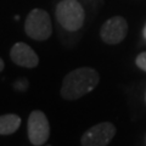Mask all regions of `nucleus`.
Instances as JSON below:
<instances>
[{
  "label": "nucleus",
  "instance_id": "1",
  "mask_svg": "<svg viewBox=\"0 0 146 146\" xmlns=\"http://www.w3.org/2000/svg\"><path fill=\"white\" fill-rule=\"evenodd\" d=\"M100 76L91 67H79L71 71L62 80L60 95L67 101H74L91 93L98 86Z\"/></svg>",
  "mask_w": 146,
  "mask_h": 146
},
{
  "label": "nucleus",
  "instance_id": "2",
  "mask_svg": "<svg viewBox=\"0 0 146 146\" xmlns=\"http://www.w3.org/2000/svg\"><path fill=\"white\" fill-rule=\"evenodd\" d=\"M58 25L67 32H77L84 25L85 11L78 0H61L55 9Z\"/></svg>",
  "mask_w": 146,
  "mask_h": 146
},
{
  "label": "nucleus",
  "instance_id": "3",
  "mask_svg": "<svg viewBox=\"0 0 146 146\" xmlns=\"http://www.w3.org/2000/svg\"><path fill=\"white\" fill-rule=\"evenodd\" d=\"M25 33L36 42H45L52 34V22L49 12L43 9H33L26 17Z\"/></svg>",
  "mask_w": 146,
  "mask_h": 146
},
{
  "label": "nucleus",
  "instance_id": "4",
  "mask_svg": "<svg viewBox=\"0 0 146 146\" xmlns=\"http://www.w3.org/2000/svg\"><path fill=\"white\" fill-rule=\"evenodd\" d=\"M27 134L32 145L42 146L50 136V124L45 113L39 110L31 112L27 122Z\"/></svg>",
  "mask_w": 146,
  "mask_h": 146
},
{
  "label": "nucleus",
  "instance_id": "5",
  "mask_svg": "<svg viewBox=\"0 0 146 146\" xmlns=\"http://www.w3.org/2000/svg\"><path fill=\"white\" fill-rule=\"evenodd\" d=\"M116 135V127L111 122H101L89 128L80 138L82 146H107Z\"/></svg>",
  "mask_w": 146,
  "mask_h": 146
},
{
  "label": "nucleus",
  "instance_id": "6",
  "mask_svg": "<svg viewBox=\"0 0 146 146\" xmlns=\"http://www.w3.org/2000/svg\"><path fill=\"white\" fill-rule=\"evenodd\" d=\"M128 33V22L122 16L108 18L100 28V38L105 44L117 45L125 39Z\"/></svg>",
  "mask_w": 146,
  "mask_h": 146
},
{
  "label": "nucleus",
  "instance_id": "7",
  "mask_svg": "<svg viewBox=\"0 0 146 146\" xmlns=\"http://www.w3.org/2000/svg\"><path fill=\"white\" fill-rule=\"evenodd\" d=\"M10 58L15 65L25 68H35L39 65V57L28 44L17 42L10 50Z\"/></svg>",
  "mask_w": 146,
  "mask_h": 146
},
{
  "label": "nucleus",
  "instance_id": "8",
  "mask_svg": "<svg viewBox=\"0 0 146 146\" xmlns=\"http://www.w3.org/2000/svg\"><path fill=\"white\" fill-rule=\"evenodd\" d=\"M21 117L15 113L0 116V135H11L21 125Z\"/></svg>",
  "mask_w": 146,
  "mask_h": 146
},
{
  "label": "nucleus",
  "instance_id": "9",
  "mask_svg": "<svg viewBox=\"0 0 146 146\" xmlns=\"http://www.w3.org/2000/svg\"><path fill=\"white\" fill-rule=\"evenodd\" d=\"M28 80L26 78H18L17 80H15V83H13V88H15L17 91H20V93H25V91L28 89Z\"/></svg>",
  "mask_w": 146,
  "mask_h": 146
},
{
  "label": "nucleus",
  "instance_id": "10",
  "mask_svg": "<svg viewBox=\"0 0 146 146\" xmlns=\"http://www.w3.org/2000/svg\"><path fill=\"white\" fill-rule=\"evenodd\" d=\"M135 63L140 70H143L144 72H146V51L139 54L135 58Z\"/></svg>",
  "mask_w": 146,
  "mask_h": 146
},
{
  "label": "nucleus",
  "instance_id": "11",
  "mask_svg": "<svg viewBox=\"0 0 146 146\" xmlns=\"http://www.w3.org/2000/svg\"><path fill=\"white\" fill-rule=\"evenodd\" d=\"M4 67H5V63H4V60L1 57H0V72L4 70Z\"/></svg>",
  "mask_w": 146,
  "mask_h": 146
},
{
  "label": "nucleus",
  "instance_id": "12",
  "mask_svg": "<svg viewBox=\"0 0 146 146\" xmlns=\"http://www.w3.org/2000/svg\"><path fill=\"white\" fill-rule=\"evenodd\" d=\"M143 35H144V38L146 39V25H145V27H144V29H143Z\"/></svg>",
  "mask_w": 146,
  "mask_h": 146
},
{
  "label": "nucleus",
  "instance_id": "13",
  "mask_svg": "<svg viewBox=\"0 0 146 146\" xmlns=\"http://www.w3.org/2000/svg\"><path fill=\"white\" fill-rule=\"evenodd\" d=\"M145 101H146V94H145Z\"/></svg>",
  "mask_w": 146,
  "mask_h": 146
},
{
  "label": "nucleus",
  "instance_id": "14",
  "mask_svg": "<svg viewBox=\"0 0 146 146\" xmlns=\"http://www.w3.org/2000/svg\"><path fill=\"white\" fill-rule=\"evenodd\" d=\"M45 146H51V145H45Z\"/></svg>",
  "mask_w": 146,
  "mask_h": 146
}]
</instances>
